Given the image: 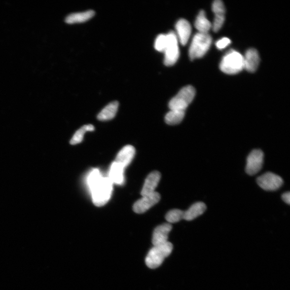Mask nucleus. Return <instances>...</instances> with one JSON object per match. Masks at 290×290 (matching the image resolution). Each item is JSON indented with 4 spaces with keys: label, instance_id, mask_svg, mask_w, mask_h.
Listing matches in <instances>:
<instances>
[{
    "label": "nucleus",
    "instance_id": "obj_9",
    "mask_svg": "<svg viewBox=\"0 0 290 290\" xmlns=\"http://www.w3.org/2000/svg\"><path fill=\"white\" fill-rule=\"evenodd\" d=\"M160 195L155 191L152 194L143 196L134 205L133 209L137 214H143L158 203L160 200Z\"/></svg>",
    "mask_w": 290,
    "mask_h": 290
},
{
    "label": "nucleus",
    "instance_id": "obj_18",
    "mask_svg": "<svg viewBox=\"0 0 290 290\" xmlns=\"http://www.w3.org/2000/svg\"><path fill=\"white\" fill-rule=\"evenodd\" d=\"M119 107L117 101H113L107 106L98 114V118L101 121L111 120L115 117Z\"/></svg>",
    "mask_w": 290,
    "mask_h": 290
},
{
    "label": "nucleus",
    "instance_id": "obj_13",
    "mask_svg": "<svg viewBox=\"0 0 290 290\" xmlns=\"http://www.w3.org/2000/svg\"><path fill=\"white\" fill-rule=\"evenodd\" d=\"M161 179V174L159 172L154 171L150 173L145 180L141 194L143 196L152 194L155 192Z\"/></svg>",
    "mask_w": 290,
    "mask_h": 290
},
{
    "label": "nucleus",
    "instance_id": "obj_7",
    "mask_svg": "<svg viewBox=\"0 0 290 290\" xmlns=\"http://www.w3.org/2000/svg\"><path fill=\"white\" fill-rule=\"evenodd\" d=\"M257 182L265 190L275 191L281 188L283 181L279 175L268 172L258 178Z\"/></svg>",
    "mask_w": 290,
    "mask_h": 290
},
{
    "label": "nucleus",
    "instance_id": "obj_1",
    "mask_svg": "<svg viewBox=\"0 0 290 290\" xmlns=\"http://www.w3.org/2000/svg\"><path fill=\"white\" fill-rule=\"evenodd\" d=\"M87 184L92 193L93 202L96 206H104L110 200L112 183L108 178L103 177L99 169H94L89 173Z\"/></svg>",
    "mask_w": 290,
    "mask_h": 290
},
{
    "label": "nucleus",
    "instance_id": "obj_4",
    "mask_svg": "<svg viewBox=\"0 0 290 290\" xmlns=\"http://www.w3.org/2000/svg\"><path fill=\"white\" fill-rule=\"evenodd\" d=\"M220 69L227 74L239 73L244 69V57L237 51H229L223 57L220 64Z\"/></svg>",
    "mask_w": 290,
    "mask_h": 290
},
{
    "label": "nucleus",
    "instance_id": "obj_6",
    "mask_svg": "<svg viewBox=\"0 0 290 290\" xmlns=\"http://www.w3.org/2000/svg\"><path fill=\"white\" fill-rule=\"evenodd\" d=\"M167 35V45L164 51V64L166 66H171L176 63L180 56L179 40L176 34L173 32Z\"/></svg>",
    "mask_w": 290,
    "mask_h": 290
},
{
    "label": "nucleus",
    "instance_id": "obj_24",
    "mask_svg": "<svg viewBox=\"0 0 290 290\" xmlns=\"http://www.w3.org/2000/svg\"><path fill=\"white\" fill-rule=\"evenodd\" d=\"M167 45V35L160 34L155 39L154 47L156 51L164 52Z\"/></svg>",
    "mask_w": 290,
    "mask_h": 290
},
{
    "label": "nucleus",
    "instance_id": "obj_5",
    "mask_svg": "<svg viewBox=\"0 0 290 290\" xmlns=\"http://www.w3.org/2000/svg\"><path fill=\"white\" fill-rule=\"evenodd\" d=\"M196 90L191 86H185L169 103L171 110L185 111L191 102L194 99Z\"/></svg>",
    "mask_w": 290,
    "mask_h": 290
},
{
    "label": "nucleus",
    "instance_id": "obj_12",
    "mask_svg": "<svg viewBox=\"0 0 290 290\" xmlns=\"http://www.w3.org/2000/svg\"><path fill=\"white\" fill-rule=\"evenodd\" d=\"M172 226L170 223H164L157 227L153 232L152 243L155 246L164 244L168 242V234L171 231Z\"/></svg>",
    "mask_w": 290,
    "mask_h": 290
},
{
    "label": "nucleus",
    "instance_id": "obj_11",
    "mask_svg": "<svg viewBox=\"0 0 290 290\" xmlns=\"http://www.w3.org/2000/svg\"><path fill=\"white\" fill-rule=\"evenodd\" d=\"M177 32V37L180 43L185 45L190 38L191 27L188 21L184 19L179 20L175 26Z\"/></svg>",
    "mask_w": 290,
    "mask_h": 290
},
{
    "label": "nucleus",
    "instance_id": "obj_21",
    "mask_svg": "<svg viewBox=\"0 0 290 290\" xmlns=\"http://www.w3.org/2000/svg\"><path fill=\"white\" fill-rule=\"evenodd\" d=\"M185 116V111L171 110L165 116L166 123L168 125H175L180 124Z\"/></svg>",
    "mask_w": 290,
    "mask_h": 290
},
{
    "label": "nucleus",
    "instance_id": "obj_25",
    "mask_svg": "<svg viewBox=\"0 0 290 290\" xmlns=\"http://www.w3.org/2000/svg\"><path fill=\"white\" fill-rule=\"evenodd\" d=\"M231 41L228 38H223L218 41L216 43V46L218 49L222 50L230 44Z\"/></svg>",
    "mask_w": 290,
    "mask_h": 290
},
{
    "label": "nucleus",
    "instance_id": "obj_10",
    "mask_svg": "<svg viewBox=\"0 0 290 290\" xmlns=\"http://www.w3.org/2000/svg\"><path fill=\"white\" fill-rule=\"evenodd\" d=\"M212 8L215 15L213 26V30L215 32H218L221 29L225 21V6L220 0H216L213 4Z\"/></svg>",
    "mask_w": 290,
    "mask_h": 290
},
{
    "label": "nucleus",
    "instance_id": "obj_8",
    "mask_svg": "<svg viewBox=\"0 0 290 290\" xmlns=\"http://www.w3.org/2000/svg\"><path fill=\"white\" fill-rule=\"evenodd\" d=\"M264 155L261 150L255 149L248 156L246 172L250 175L257 174L261 170L263 163Z\"/></svg>",
    "mask_w": 290,
    "mask_h": 290
},
{
    "label": "nucleus",
    "instance_id": "obj_3",
    "mask_svg": "<svg viewBox=\"0 0 290 290\" xmlns=\"http://www.w3.org/2000/svg\"><path fill=\"white\" fill-rule=\"evenodd\" d=\"M212 43V38L208 34L197 33L193 37L189 51L191 60L203 57Z\"/></svg>",
    "mask_w": 290,
    "mask_h": 290
},
{
    "label": "nucleus",
    "instance_id": "obj_23",
    "mask_svg": "<svg viewBox=\"0 0 290 290\" xmlns=\"http://www.w3.org/2000/svg\"><path fill=\"white\" fill-rule=\"evenodd\" d=\"M184 212L178 209L169 211L166 216V219L169 223H176L183 219Z\"/></svg>",
    "mask_w": 290,
    "mask_h": 290
},
{
    "label": "nucleus",
    "instance_id": "obj_22",
    "mask_svg": "<svg viewBox=\"0 0 290 290\" xmlns=\"http://www.w3.org/2000/svg\"><path fill=\"white\" fill-rule=\"evenodd\" d=\"M95 128L93 125L89 124L84 125L80 129H78L73 137H72L70 144L74 145L81 143L83 140L84 135L87 132H92L94 131Z\"/></svg>",
    "mask_w": 290,
    "mask_h": 290
},
{
    "label": "nucleus",
    "instance_id": "obj_19",
    "mask_svg": "<svg viewBox=\"0 0 290 290\" xmlns=\"http://www.w3.org/2000/svg\"><path fill=\"white\" fill-rule=\"evenodd\" d=\"M95 15V12L90 10L86 11L72 14L69 15L66 19V22L68 24H74L85 22Z\"/></svg>",
    "mask_w": 290,
    "mask_h": 290
},
{
    "label": "nucleus",
    "instance_id": "obj_14",
    "mask_svg": "<svg viewBox=\"0 0 290 290\" xmlns=\"http://www.w3.org/2000/svg\"><path fill=\"white\" fill-rule=\"evenodd\" d=\"M136 149L131 145H126L119 151L116 158L115 162L124 168L130 165L134 159Z\"/></svg>",
    "mask_w": 290,
    "mask_h": 290
},
{
    "label": "nucleus",
    "instance_id": "obj_15",
    "mask_svg": "<svg viewBox=\"0 0 290 290\" xmlns=\"http://www.w3.org/2000/svg\"><path fill=\"white\" fill-rule=\"evenodd\" d=\"M244 69L251 72H255L259 64V57L257 51L254 48L248 50L244 57Z\"/></svg>",
    "mask_w": 290,
    "mask_h": 290
},
{
    "label": "nucleus",
    "instance_id": "obj_20",
    "mask_svg": "<svg viewBox=\"0 0 290 290\" xmlns=\"http://www.w3.org/2000/svg\"><path fill=\"white\" fill-rule=\"evenodd\" d=\"M195 26L199 33L208 34L209 30L212 27L211 23L207 19L204 11L199 12L195 21Z\"/></svg>",
    "mask_w": 290,
    "mask_h": 290
},
{
    "label": "nucleus",
    "instance_id": "obj_16",
    "mask_svg": "<svg viewBox=\"0 0 290 290\" xmlns=\"http://www.w3.org/2000/svg\"><path fill=\"white\" fill-rule=\"evenodd\" d=\"M124 168L122 166L118 164L115 161L112 163L110 169L109 177L108 178L112 183L117 185L123 184L124 181Z\"/></svg>",
    "mask_w": 290,
    "mask_h": 290
},
{
    "label": "nucleus",
    "instance_id": "obj_2",
    "mask_svg": "<svg viewBox=\"0 0 290 290\" xmlns=\"http://www.w3.org/2000/svg\"><path fill=\"white\" fill-rule=\"evenodd\" d=\"M173 249V245L169 242L164 244L154 246L149 251L145 259L147 267L150 269L158 268L165 259L170 255Z\"/></svg>",
    "mask_w": 290,
    "mask_h": 290
},
{
    "label": "nucleus",
    "instance_id": "obj_17",
    "mask_svg": "<svg viewBox=\"0 0 290 290\" xmlns=\"http://www.w3.org/2000/svg\"><path fill=\"white\" fill-rule=\"evenodd\" d=\"M207 206L203 202H198L193 204L192 206L184 212L183 219L187 221H191L195 219L202 215L206 210Z\"/></svg>",
    "mask_w": 290,
    "mask_h": 290
},
{
    "label": "nucleus",
    "instance_id": "obj_26",
    "mask_svg": "<svg viewBox=\"0 0 290 290\" xmlns=\"http://www.w3.org/2000/svg\"><path fill=\"white\" fill-rule=\"evenodd\" d=\"M282 199L285 202L288 204H290V193L289 192L284 193L282 195Z\"/></svg>",
    "mask_w": 290,
    "mask_h": 290
}]
</instances>
